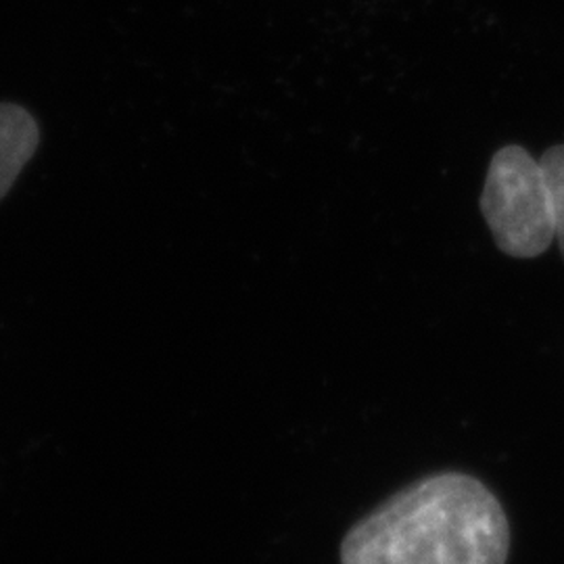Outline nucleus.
<instances>
[{
  "label": "nucleus",
  "mask_w": 564,
  "mask_h": 564,
  "mask_svg": "<svg viewBox=\"0 0 564 564\" xmlns=\"http://www.w3.org/2000/svg\"><path fill=\"white\" fill-rule=\"evenodd\" d=\"M41 126L18 102H0V202L9 195L23 167L36 155Z\"/></svg>",
  "instance_id": "7ed1b4c3"
},
{
  "label": "nucleus",
  "mask_w": 564,
  "mask_h": 564,
  "mask_svg": "<svg viewBox=\"0 0 564 564\" xmlns=\"http://www.w3.org/2000/svg\"><path fill=\"white\" fill-rule=\"evenodd\" d=\"M479 205L498 249L510 258H540L554 241L544 170L519 144H506L494 153Z\"/></svg>",
  "instance_id": "f03ea898"
},
{
  "label": "nucleus",
  "mask_w": 564,
  "mask_h": 564,
  "mask_svg": "<svg viewBox=\"0 0 564 564\" xmlns=\"http://www.w3.org/2000/svg\"><path fill=\"white\" fill-rule=\"evenodd\" d=\"M510 524L494 491L437 473L393 494L343 538L341 564H506Z\"/></svg>",
  "instance_id": "f257e3e1"
},
{
  "label": "nucleus",
  "mask_w": 564,
  "mask_h": 564,
  "mask_svg": "<svg viewBox=\"0 0 564 564\" xmlns=\"http://www.w3.org/2000/svg\"><path fill=\"white\" fill-rule=\"evenodd\" d=\"M554 212V239L564 260V144H554L540 158Z\"/></svg>",
  "instance_id": "20e7f679"
}]
</instances>
